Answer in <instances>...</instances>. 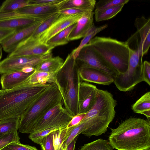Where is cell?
Returning <instances> with one entry per match:
<instances>
[{
	"label": "cell",
	"mask_w": 150,
	"mask_h": 150,
	"mask_svg": "<svg viewBox=\"0 0 150 150\" xmlns=\"http://www.w3.org/2000/svg\"><path fill=\"white\" fill-rule=\"evenodd\" d=\"M108 142L117 150H150V122L131 117L111 129Z\"/></svg>",
	"instance_id": "obj_1"
},
{
	"label": "cell",
	"mask_w": 150,
	"mask_h": 150,
	"mask_svg": "<svg viewBox=\"0 0 150 150\" xmlns=\"http://www.w3.org/2000/svg\"><path fill=\"white\" fill-rule=\"evenodd\" d=\"M50 85H30L25 82L0 96V120L20 118L26 110Z\"/></svg>",
	"instance_id": "obj_2"
},
{
	"label": "cell",
	"mask_w": 150,
	"mask_h": 150,
	"mask_svg": "<svg viewBox=\"0 0 150 150\" xmlns=\"http://www.w3.org/2000/svg\"><path fill=\"white\" fill-rule=\"evenodd\" d=\"M117 105V101L111 93L106 90L98 89L95 104L85 113L82 121L85 122L86 127L81 134L90 137L105 133L115 117V108Z\"/></svg>",
	"instance_id": "obj_3"
},
{
	"label": "cell",
	"mask_w": 150,
	"mask_h": 150,
	"mask_svg": "<svg viewBox=\"0 0 150 150\" xmlns=\"http://www.w3.org/2000/svg\"><path fill=\"white\" fill-rule=\"evenodd\" d=\"M56 79L57 86L62 96L64 108L73 116L77 115L78 91L82 81L80 76L78 64L70 54L57 72Z\"/></svg>",
	"instance_id": "obj_4"
},
{
	"label": "cell",
	"mask_w": 150,
	"mask_h": 150,
	"mask_svg": "<svg viewBox=\"0 0 150 150\" xmlns=\"http://www.w3.org/2000/svg\"><path fill=\"white\" fill-rule=\"evenodd\" d=\"M87 44L113 67L118 74L126 72L128 66L129 48L128 42L110 37L96 36Z\"/></svg>",
	"instance_id": "obj_5"
},
{
	"label": "cell",
	"mask_w": 150,
	"mask_h": 150,
	"mask_svg": "<svg viewBox=\"0 0 150 150\" xmlns=\"http://www.w3.org/2000/svg\"><path fill=\"white\" fill-rule=\"evenodd\" d=\"M62 101L57 86L51 83L26 110L20 120L19 131L30 134L38 120L46 113Z\"/></svg>",
	"instance_id": "obj_6"
},
{
	"label": "cell",
	"mask_w": 150,
	"mask_h": 150,
	"mask_svg": "<svg viewBox=\"0 0 150 150\" xmlns=\"http://www.w3.org/2000/svg\"><path fill=\"white\" fill-rule=\"evenodd\" d=\"M128 69L124 74H118L114 83L117 88L122 92L132 90L139 83L143 81L142 64L138 47L137 49H129Z\"/></svg>",
	"instance_id": "obj_7"
},
{
	"label": "cell",
	"mask_w": 150,
	"mask_h": 150,
	"mask_svg": "<svg viewBox=\"0 0 150 150\" xmlns=\"http://www.w3.org/2000/svg\"><path fill=\"white\" fill-rule=\"evenodd\" d=\"M73 117L64 108L62 103H60L46 113L38 120L32 133L53 127H67Z\"/></svg>",
	"instance_id": "obj_8"
},
{
	"label": "cell",
	"mask_w": 150,
	"mask_h": 150,
	"mask_svg": "<svg viewBox=\"0 0 150 150\" xmlns=\"http://www.w3.org/2000/svg\"><path fill=\"white\" fill-rule=\"evenodd\" d=\"M52 52L32 56L8 57L0 62V74L21 71L24 67H35L43 61L52 57Z\"/></svg>",
	"instance_id": "obj_9"
},
{
	"label": "cell",
	"mask_w": 150,
	"mask_h": 150,
	"mask_svg": "<svg viewBox=\"0 0 150 150\" xmlns=\"http://www.w3.org/2000/svg\"><path fill=\"white\" fill-rule=\"evenodd\" d=\"M76 60L78 64H84L104 71L114 79L118 74L113 67L87 44L81 49Z\"/></svg>",
	"instance_id": "obj_10"
},
{
	"label": "cell",
	"mask_w": 150,
	"mask_h": 150,
	"mask_svg": "<svg viewBox=\"0 0 150 150\" xmlns=\"http://www.w3.org/2000/svg\"><path fill=\"white\" fill-rule=\"evenodd\" d=\"M55 47L40 42L38 39L28 38L21 42L7 57L41 55L52 52Z\"/></svg>",
	"instance_id": "obj_11"
},
{
	"label": "cell",
	"mask_w": 150,
	"mask_h": 150,
	"mask_svg": "<svg viewBox=\"0 0 150 150\" xmlns=\"http://www.w3.org/2000/svg\"><path fill=\"white\" fill-rule=\"evenodd\" d=\"M98 89L93 84L81 83L78 93V115L85 114L92 108L97 100Z\"/></svg>",
	"instance_id": "obj_12"
},
{
	"label": "cell",
	"mask_w": 150,
	"mask_h": 150,
	"mask_svg": "<svg viewBox=\"0 0 150 150\" xmlns=\"http://www.w3.org/2000/svg\"><path fill=\"white\" fill-rule=\"evenodd\" d=\"M67 16L61 14L50 27L38 38L39 41L46 44L55 35L71 25L76 23L82 14Z\"/></svg>",
	"instance_id": "obj_13"
},
{
	"label": "cell",
	"mask_w": 150,
	"mask_h": 150,
	"mask_svg": "<svg viewBox=\"0 0 150 150\" xmlns=\"http://www.w3.org/2000/svg\"><path fill=\"white\" fill-rule=\"evenodd\" d=\"M78 64L82 81L107 86L114 82V78L105 72L84 64Z\"/></svg>",
	"instance_id": "obj_14"
},
{
	"label": "cell",
	"mask_w": 150,
	"mask_h": 150,
	"mask_svg": "<svg viewBox=\"0 0 150 150\" xmlns=\"http://www.w3.org/2000/svg\"><path fill=\"white\" fill-rule=\"evenodd\" d=\"M44 21L38 22L16 32L7 38L1 44L3 50L9 53L12 52L19 44L30 37Z\"/></svg>",
	"instance_id": "obj_15"
},
{
	"label": "cell",
	"mask_w": 150,
	"mask_h": 150,
	"mask_svg": "<svg viewBox=\"0 0 150 150\" xmlns=\"http://www.w3.org/2000/svg\"><path fill=\"white\" fill-rule=\"evenodd\" d=\"M134 25L140 37V41L138 48L142 63V58L146 54L150 46V19L144 16L137 18L135 19Z\"/></svg>",
	"instance_id": "obj_16"
},
{
	"label": "cell",
	"mask_w": 150,
	"mask_h": 150,
	"mask_svg": "<svg viewBox=\"0 0 150 150\" xmlns=\"http://www.w3.org/2000/svg\"><path fill=\"white\" fill-rule=\"evenodd\" d=\"M94 12L91 10L86 11L77 21L75 27L69 36V41L84 38L94 25L93 16Z\"/></svg>",
	"instance_id": "obj_17"
},
{
	"label": "cell",
	"mask_w": 150,
	"mask_h": 150,
	"mask_svg": "<svg viewBox=\"0 0 150 150\" xmlns=\"http://www.w3.org/2000/svg\"><path fill=\"white\" fill-rule=\"evenodd\" d=\"M59 5L28 6L16 11L19 13L32 16L38 19L43 21L47 19L53 14L58 12L59 10Z\"/></svg>",
	"instance_id": "obj_18"
},
{
	"label": "cell",
	"mask_w": 150,
	"mask_h": 150,
	"mask_svg": "<svg viewBox=\"0 0 150 150\" xmlns=\"http://www.w3.org/2000/svg\"><path fill=\"white\" fill-rule=\"evenodd\" d=\"M34 71L26 73L20 71L1 74L0 81L2 90H9L22 84Z\"/></svg>",
	"instance_id": "obj_19"
},
{
	"label": "cell",
	"mask_w": 150,
	"mask_h": 150,
	"mask_svg": "<svg viewBox=\"0 0 150 150\" xmlns=\"http://www.w3.org/2000/svg\"><path fill=\"white\" fill-rule=\"evenodd\" d=\"M41 21H43L30 16L0 20V29L12 30L17 32Z\"/></svg>",
	"instance_id": "obj_20"
},
{
	"label": "cell",
	"mask_w": 150,
	"mask_h": 150,
	"mask_svg": "<svg viewBox=\"0 0 150 150\" xmlns=\"http://www.w3.org/2000/svg\"><path fill=\"white\" fill-rule=\"evenodd\" d=\"M64 61L59 56L52 57L41 62L35 67V71L56 73L62 68Z\"/></svg>",
	"instance_id": "obj_21"
},
{
	"label": "cell",
	"mask_w": 150,
	"mask_h": 150,
	"mask_svg": "<svg viewBox=\"0 0 150 150\" xmlns=\"http://www.w3.org/2000/svg\"><path fill=\"white\" fill-rule=\"evenodd\" d=\"M57 72L50 73L34 71L25 82L30 85L49 83H54L57 85L56 76Z\"/></svg>",
	"instance_id": "obj_22"
},
{
	"label": "cell",
	"mask_w": 150,
	"mask_h": 150,
	"mask_svg": "<svg viewBox=\"0 0 150 150\" xmlns=\"http://www.w3.org/2000/svg\"><path fill=\"white\" fill-rule=\"evenodd\" d=\"M96 3L95 0H64L59 4V10L74 8L93 11Z\"/></svg>",
	"instance_id": "obj_23"
},
{
	"label": "cell",
	"mask_w": 150,
	"mask_h": 150,
	"mask_svg": "<svg viewBox=\"0 0 150 150\" xmlns=\"http://www.w3.org/2000/svg\"><path fill=\"white\" fill-rule=\"evenodd\" d=\"M132 109L135 113L145 115L150 121V92H147L138 99L132 105Z\"/></svg>",
	"instance_id": "obj_24"
},
{
	"label": "cell",
	"mask_w": 150,
	"mask_h": 150,
	"mask_svg": "<svg viewBox=\"0 0 150 150\" xmlns=\"http://www.w3.org/2000/svg\"><path fill=\"white\" fill-rule=\"evenodd\" d=\"M108 26L107 24L98 26H93L90 31L81 40L79 45L74 49L70 53L71 56L75 59L78 56L81 49L88 43L90 40L100 31L103 30Z\"/></svg>",
	"instance_id": "obj_25"
},
{
	"label": "cell",
	"mask_w": 150,
	"mask_h": 150,
	"mask_svg": "<svg viewBox=\"0 0 150 150\" xmlns=\"http://www.w3.org/2000/svg\"><path fill=\"white\" fill-rule=\"evenodd\" d=\"M76 23L71 25L55 35L50 39L46 44L54 47L67 44L69 41V36L76 26Z\"/></svg>",
	"instance_id": "obj_26"
},
{
	"label": "cell",
	"mask_w": 150,
	"mask_h": 150,
	"mask_svg": "<svg viewBox=\"0 0 150 150\" xmlns=\"http://www.w3.org/2000/svg\"><path fill=\"white\" fill-rule=\"evenodd\" d=\"M74 126L64 127L52 132V137L54 150H63V144L68 137Z\"/></svg>",
	"instance_id": "obj_27"
},
{
	"label": "cell",
	"mask_w": 150,
	"mask_h": 150,
	"mask_svg": "<svg viewBox=\"0 0 150 150\" xmlns=\"http://www.w3.org/2000/svg\"><path fill=\"white\" fill-rule=\"evenodd\" d=\"M124 5H120L98 11L95 13V18L99 22L110 19L120 12Z\"/></svg>",
	"instance_id": "obj_28"
},
{
	"label": "cell",
	"mask_w": 150,
	"mask_h": 150,
	"mask_svg": "<svg viewBox=\"0 0 150 150\" xmlns=\"http://www.w3.org/2000/svg\"><path fill=\"white\" fill-rule=\"evenodd\" d=\"M28 6V0H6L4 1L0 6V12L16 11Z\"/></svg>",
	"instance_id": "obj_29"
},
{
	"label": "cell",
	"mask_w": 150,
	"mask_h": 150,
	"mask_svg": "<svg viewBox=\"0 0 150 150\" xmlns=\"http://www.w3.org/2000/svg\"><path fill=\"white\" fill-rule=\"evenodd\" d=\"M20 119L11 118L0 120V134L18 130Z\"/></svg>",
	"instance_id": "obj_30"
},
{
	"label": "cell",
	"mask_w": 150,
	"mask_h": 150,
	"mask_svg": "<svg viewBox=\"0 0 150 150\" xmlns=\"http://www.w3.org/2000/svg\"><path fill=\"white\" fill-rule=\"evenodd\" d=\"M107 140L99 139L84 144L80 150H113Z\"/></svg>",
	"instance_id": "obj_31"
},
{
	"label": "cell",
	"mask_w": 150,
	"mask_h": 150,
	"mask_svg": "<svg viewBox=\"0 0 150 150\" xmlns=\"http://www.w3.org/2000/svg\"><path fill=\"white\" fill-rule=\"evenodd\" d=\"M60 14L58 12L55 13L44 20L29 38L38 39V37L56 20Z\"/></svg>",
	"instance_id": "obj_32"
},
{
	"label": "cell",
	"mask_w": 150,
	"mask_h": 150,
	"mask_svg": "<svg viewBox=\"0 0 150 150\" xmlns=\"http://www.w3.org/2000/svg\"><path fill=\"white\" fill-rule=\"evenodd\" d=\"M129 0H100L96 3L95 12L119 5H124Z\"/></svg>",
	"instance_id": "obj_33"
},
{
	"label": "cell",
	"mask_w": 150,
	"mask_h": 150,
	"mask_svg": "<svg viewBox=\"0 0 150 150\" xmlns=\"http://www.w3.org/2000/svg\"><path fill=\"white\" fill-rule=\"evenodd\" d=\"M20 139L17 131L0 134V150L11 143L20 142Z\"/></svg>",
	"instance_id": "obj_34"
},
{
	"label": "cell",
	"mask_w": 150,
	"mask_h": 150,
	"mask_svg": "<svg viewBox=\"0 0 150 150\" xmlns=\"http://www.w3.org/2000/svg\"><path fill=\"white\" fill-rule=\"evenodd\" d=\"M35 143L40 145L41 150H54L52 132L37 141Z\"/></svg>",
	"instance_id": "obj_35"
},
{
	"label": "cell",
	"mask_w": 150,
	"mask_h": 150,
	"mask_svg": "<svg viewBox=\"0 0 150 150\" xmlns=\"http://www.w3.org/2000/svg\"><path fill=\"white\" fill-rule=\"evenodd\" d=\"M62 128L64 127H53L47 129L40 131L32 132L30 134L29 137L32 141L35 143L37 141L50 133L57 129Z\"/></svg>",
	"instance_id": "obj_36"
},
{
	"label": "cell",
	"mask_w": 150,
	"mask_h": 150,
	"mask_svg": "<svg viewBox=\"0 0 150 150\" xmlns=\"http://www.w3.org/2000/svg\"><path fill=\"white\" fill-rule=\"evenodd\" d=\"M1 150H38L35 146L23 144L20 142L10 143Z\"/></svg>",
	"instance_id": "obj_37"
},
{
	"label": "cell",
	"mask_w": 150,
	"mask_h": 150,
	"mask_svg": "<svg viewBox=\"0 0 150 150\" xmlns=\"http://www.w3.org/2000/svg\"><path fill=\"white\" fill-rule=\"evenodd\" d=\"M64 0H28L29 6L52 5L59 4Z\"/></svg>",
	"instance_id": "obj_38"
},
{
	"label": "cell",
	"mask_w": 150,
	"mask_h": 150,
	"mask_svg": "<svg viewBox=\"0 0 150 150\" xmlns=\"http://www.w3.org/2000/svg\"><path fill=\"white\" fill-rule=\"evenodd\" d=\"M142 73L143 81L146 82L150 86V64L149 62L145 61L142 64Z\"/></svg>",
	"instance_id": "obj_39"
},
{
	"label": "cell",
	"mask_w": 150,
	"mask_h": 150,
	"mask_svg": "<svg viewBox=\"0 0 150 150\" xmlns=\"http://www.w3.org/2000/svg\"><path fill=\"white\" fill-rule=\"evenodd\" d=\"M86 11H87L71 8L60 10L58 12L65 15L73 16L83 14Z\"/></svg>",
	"instance_id": "obj_40"
},
{
	"label": "cell",
	"mask_w": 150,
	"mask_h": 150,
	"mask_svg": "<svg viewBox=\"0 0 150 150\" xmlns=\"http://www.w3.org/2000/svg\"><path fill=\"white\" fill-rule=\"evenodd\" d=\"M27 16V15L19 13L16 11L8 12H0V20L24 17Z\"/></svg>",
	"instance_id": "obj_41"
},
{
	"label": "cell",
	"mask_w": 150,
	"mask_h": 150,
	"mask_svg": "<svg viewBox=\"0 0 150 150\" xmlns=\"http://www.w3.org/2000/svg\"><path fill=\"white\" fill-rule=\"evenodd\" d=\"M85 116V114H82L77 115L74 117L67 127L70 128L78 125L82 121Z\"/></svg>",
	"instance_id": "obj_42"
},
{
	"label": "cell",
	"mask_w": 150,
	"mask_h": 150,
	"mask_svg": "<svg viewBox=\"0 0 150 150\" xmlns=\"http://www.w3.org/2000/svg\"><path fill=\"white\" fill-rule=\"evenodd\" d=\"M16 31L12 30L0 29V44L7 38Z\"/></svg>",
	"instance_id": "obj_43"
},
{
	"label": "cell",
	"mask_w": 150,
	"mask_h": 150,
	"mask_svg": "<svg viewBox=\"0 0 150 150\" xmlns=\"http://www.w3.org/2000/svg\"><path fill=\"white\" fill-rule=\"evenodd\" d=\"M78 137L77 136L67 146L65 150H74L76 142Z\"/></svg>",
	"instance_id": "obj_44"
},
{
	"label": "cell",
	"mask_w": 150,
	"mask_h": 150,
	"mask_svg": "<svg viewBox=\"0 0 150 150\" xmlns=\"http://www.w3.org/2000/svg\"><path fill=\"white\" fill-rule=\"evenodd\" d=\"M35 68L34 67H28L23 68L21 71L26 73H29L34 71Z\"/></svg>",
	"instance_id": "obj_45"
},
{
	"label": "cell",
	"mask_w": 150,
	"mask_h": 150,
	"mask_svg": "<svg viewBox=\"0 0 150 150\" xmlns=\"http://www.w3.org/2000/svg\"><path fill=\"white\" fill-rule=\"evenodd\" d=\"M2 55V48L1 45H0V61Z\"/></svg>",
	"instance_id": "obj_46"
},
{
	"label": "cell",
	"mask_w": 150,
	"mask_h": 150,
	"mask_svg": "<svg viewBox=\"0 0 150 150\" xmlns=\"http://www.w3.org/2000/svg\"><path fill=\"white\" fill-rule=\"evenodd\" d=\"M5 90L2 89L0 90V96L4 93L5 92Z\"/></svg>",
	"instance_id": "obj_47"
}]
</instances>
